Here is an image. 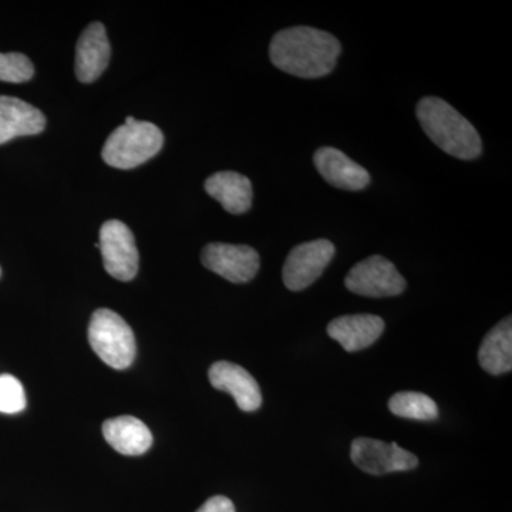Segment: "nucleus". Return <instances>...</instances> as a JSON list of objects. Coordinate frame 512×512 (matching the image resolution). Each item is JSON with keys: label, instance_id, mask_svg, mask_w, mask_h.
<instances>
[{"label": "nucleus", "instance_id": "423d86ee", "mask_svg": "<svg viewBox=\"0 0 512 512\" xmlns=\"http://www.w3.org/2000/svg\"><path fill=\"white\" fill-rule=\"evenodd\" d=\"M350 458L353 464L372 476L410 471L419 466V458L397 443L359 437L352 441Z\"/></svg>", "mask_w": 512, "mask_h": 512}, {"label": "nucleus", "instance_id": "7ed1b4c3", "mask_svg": "<svg viewBox=\"0 0 512 512\" xmlns=\"http://www.w3.org/2000/svg\"><path fill=\"white\" fill-rule=\"evenodd\" d=\"M163 146V131L156 124L127 117L107 138L101 156L110 167L131 170L157 156Z\"/></svg>", "mask_w": 512, "mask_h": 512}, {"label": "nucleus", "instance_id": "4be33fe9", "mask_svg": "<svg viewBox=\"0 0 512 512\" xmlns=\"http://www.w3.org/2000/svg\"><path fill=\"white\" fill-rule=\"evenodd\" d=\"M0 275H2V269H0Z\"/></svg>", "mask_w": 512, "mask_h": 512}, {"label": "nucleus", "instance_id": "39448f33", "mask_svg": "<svg viewBox=\"0 0 512 512\" xmlns=\"http://www.w3.org/2000/svg\"><path fill=\"white\" fill-rule=\"evenodd\" d=\"M345 286L350 292L367 298H392L404 292L406 279L389 259L373 255L350 269Z\"/></svg>", "mask_w": 512, "mask_h": 512}, {"label": "nucleus", "instance_id": "ddd939ff", "mask_svg": "<svg viewBox=\"0 0 512 512\" xmlns=\"http://www.w3.org/2000/svg\"><path fill=\"white\" fill-rule=\"evenodd\" d=\"M383 330L384 320L369 313L340 316L328 325L330 338L339 342L349 353L372 346L382 336Z\"/></svg>", "mask_w": 512, "mask_h": 512}, {"label": "nucleus", "instance_id": "2eb2a0df", "mask_svg": "<svg viewBox=\"0 0 512 512\" xmlns=\"http://www.w3.org/2000/svg\"><path fill=\"white\" fill-rule=\"evenodd\" d=\"M103 436L114 450L124 456H141L153 446L150 429L133 416L113 417L104 421Z\"/></svg>", "mask_w": 512, "mask_h": 512}, {"label": "nucleus", "instance_id": "f03ea898", "mask_svg": "<svg viewBox=\"0 0 512 512\" xmlns=\"http://www.w3.org/2000/svg\"><path fill=\"white\" fill-rule=\"evenodd\" d=\"M417 119L427 137L444 153L474 160L483 151V141L473 124L439 97H424L417 104Z\"/></svg>", "mask_w": 512, "mask_h": 512}, {"label": "nucleus", "instance_id": "a211bd4d", "mask_svg": "<svg viewBox=\"0 0 512 512\" xmlns=\"http://www.w3.org/2000/svg\"><path fill=\"white\" fill-rule=\"evenodd\" d=\"M390 412L403 419L433 421L439 419V406L427 394L400 392L389 400Z\"/></svg>", "mask_w": 512, "mask_h": 512}, {"label": "nucleus", "instance_id": "aec40b11", "mask_svg": "<svg viewBox=\"0 0 512 512\" xmlns=\"http://www.w3.org/2000/svg\"><path fill=\"white\" fill-rule=\"evenodd\" d=\"M26 409L22 383L12 375L0 376V413L16 414Z\"/></svg>", "mask_w": 512, "mask_h": 512}, {"label": "nucleus", "instance_id": "9b49d317", "mask_svg": "<svg viewBox=\"0 0 512 512\" xmlns=\"http://www.w3.org/2000/svg\"><path fill=\"white\" fill-rule=\"evenodd\" d=\"M313 163L323 180L340 190L360 191L370 184L369 171L338 148H319L313 156Z\"/></svg>", "mask_w": 512, "mask_h": 512}, {"label": "nucleus", "instance_id": "6ab92c4d", "mask_svg": "<svg viewBox=\"0 0 512 512\" xmlns=\"http://www.w3.org/2000/svg\"><path fill=\"white\" fill-rule=\"evenodd\" d=\"M35 74V67L22 53H0V82L26 83Z\"/></svg>", "mask_w": 512, "mask_h": 512}, {"label": "nucleus", "instance_id": "dca6fc26", "mask_svg": "<svg viewBox=\"0 0 512 512\" xmlns=\"http://www.w3.org/2000/svg\"><path fill=\"white\" fill-rule=\"evenodd\" d=\"M205 191L214 200L220 202L229 214H245L252 207L254 191H252L251 181L245 175L235 171L212 174L205 181Z\"/></svg>", "mask_w": 512, "mask_h": 512}, {"label": "nucleus", "instance_id": "f8f14e48", "mask_svg": "<svg viewBox=\"0 0 512 512\" xmlns=\"http://www.w3.org/2000/svg\"><path fill=\"white\" fill-rule=\"evenodd\" d=\"M111 47L106 28L96 22L87 26L76 47V76L82 83L99 79L110 62Z\"/></svg>", "mask_w": 512, "mask_h": 512}, {"label": "nucleus", "instance_id": "9d476101", "mask_svg": "<svg viewBox=\"0 0 512 512\" xmlns=\"http://www.w3.org/2000/svg\"><path fill=\"white\" fill-rule=\"evenodd\" d=\"M208 377L212 387L234 397L242 412H256L261 407L262 393L259 384L244 367L221 360L210 367Z\"/></svg>", "mask_w": 512, "mask_h": 512}, {"label": "nucleus", "instance_id": "0eeeda50", "mask_svg": "<svg viewBox=\"0 0 512 512\" xmlns=\"http://www.w3.org/2000/svg\"><path fill=\"white\" fill-rule=\"evenodd\" d=\"M97 247L103 255L104 268L113 278L123 282L136 278L140 256L133 232L124 222H104Z\"/></svg>", "mask_w": 512, "mask_h": 512}, {"label": "nucleus", "instance_id": "412c9836", "mask_svg": "<svg viewBox=\"0 0 512 512\" xmlns=\"http://www.w3.org/2000/svg\"><path fill=\"white\" fill-rule=\"evenodd\" d=\"M197 512H235L234 503L224 495H215L198 508Z\"/></svg>", "mask_w": 512, "mask_h": 512}, {"label": "nucleus", "instance_id": "4468645a", "mask_svg": "<svg viewBox=\"0 0 512 512\" xmlns=\"http://www.w3.org/2000/svg\"><path fill=\"white\" fill-rule=\"evenodd\" d=\"M46 127L42 111L16 97L0 96V144L16 137L35 136Z\"/></svg>", "mask_w": 512, "mask_h": 512}, {"label": "nucleus", "instance_id": "f257e3e1", "mask_svg": "<svg viewBox=\"0 0 512 512\" xmlns=\"http://www.w3.org/2000/svg\"><path fill=\"white\" fill-rule=\"evenodd\" d=\"M340 52L342 46L335 36L308 26L281 30L269 46L274 66L302 79L328 76L335 69Z\"/></svg>", "mask_w": 512, "mask_h": 512}, {"label": "nucleus", "instance_id": "1a4fd4ad", "mask_svg": "<svg viewBox=\"0 0 512 512\" xmlns=\"http://www.w3.org/2000/svg\"><path fill=\"white\" fill-rule=\"evenodd\" d=\"M201 261L205 268L232 284H245L259 271L258 252L248 245L208 244L202 249Z\"/></svg>", "mask_w": 512, "mask_h": 512}, {"label": "nucleus", "instance_id": "6e6552de", "mask_svg": "<svg viewBox=\"0 0 512 512\" xmlns=\"http://www.w3.org/2000/svg\"><path fill=\"white\" fill-rule=\"evenodd\" d=\"M335 245L328 239L303 242L289 252L284 265V284L289 291L299 292L311 286L325 272L335 256Z\"/></svg>", "mask_w": 512, "mask_h": 512}, {"label": "nucleus", "instance_id": "20e7f679", "mask_svg": "<svg viewBox=\"0 0 512 512\" xmlns=\"http://www.w3.org/2000/svg\"><path fill=\"white\" fill-rule=\"evenodd\" d=\"M89 342L94 353L111 369H127L136 359L137 345L133 330L119 313L110 309H99L93 313Z\"/></svg>", "mask_w": 512, "mask_h": 512}, {"label": "nucleus", "instance_id": "f3484780", "mask_svg": "<svg viewBox=\"0 0 512 512\" xmlns=\"http://www.w3.org/2000/svg\"><path fill=\"white\" fill-rule=\"evenodd\" d=\"M478 362L493 376L504 375L512 369V319L501 320L485 336L478 350Z\"/></svg>", "mask_w": 512, "mask_h": 512}]
</instances>
